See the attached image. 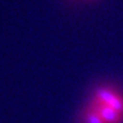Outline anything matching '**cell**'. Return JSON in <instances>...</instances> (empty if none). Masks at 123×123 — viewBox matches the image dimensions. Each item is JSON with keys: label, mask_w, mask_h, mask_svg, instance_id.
<instances>
[{"label": "cell", "mask_w": 123, "mask_h": 123, "mask_svg": "<svg viewBox=\"0 0 123 123\" xmlns=\"http://www.w3.org/2000/svg\"><path fill=\"white\" fill-rule=\"evenodd\" d=\"M92 102L123 112V94L114 87L99 86L93 91Z\"/></svg>", "instance_id": "1"}, {"label": "cell", "mask_w": 123, "mask_h": 123, "mask_svg": "<svg viewBox=\"0 0 123 123\" xmlns=\"http://www.w3.org/2000/svg\"><path fill=\"white\" fill-rule=\"evenodd\" d=\"M90 104L97 110V112L100 115L105 123H123V112L93 102H91Z\"/></svg>", "instance_id": "2"}, {"label": "cell", "mask_w": 123, "mask_h": 123, "mask_svg": "<svg viewBox=\"0 0 123 123\" xmlns=\"http://www.w3.org/2000/svg\"><path fill=\"white\" fill-rule=\"evenodd\" d=\"M81 121L82 123H105L104 120L100 117V115L97 112V110L91 104H88L84 109L81 115Z\"/></svg>", "instance_id": "3"}]
</instances>
